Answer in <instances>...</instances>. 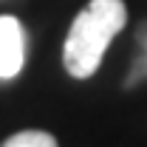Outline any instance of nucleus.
I'll list each match as a JSON object with an SVG mask.
<instances>
[{
	"label": "nucleus",
	"mask_w": 147,
	"mask_h": 147,
	"mask_svg": "<svg viewBox=\"0 0 147 147\" xmlns=\"http://www.w3.org/2000/svg\"><path fill=\"white\" fill-rule=\"evenodd\" d=\"M125 23H127L125 0H91L68 28L62 48L65 71L76 79L93 76L110 40L125 28Z\"/></svg>",
	"instance_id": "obj_1"
},
{
	"label": "nucleus",
	"mask_w": 147,
	"mask_h": 147,
	"mask_svg": "<svg viewBox=\"0 0 147 147\" xmlns=\"http://www.w3.org/2000/svg\"><path fill=\"white\" fill-rule=\"evenodd\" d=\"M147 76V57H142V59H139V62H136V68H133V74H130L127 79H125V85H136V82H139V79H144Z\"/></svg>",
	"instance_id": "obj_4"
},
{
	"label": "nucleus",
	"mask_w": 147,
	"mask_h": 147,
	"mask_svg": "<svg viewBox=\"0 0 147 147\" xmlns=\"http://www.w3.org/2000/svg\"><path fill=\"white\" fill-rule=\"evenodd\" d=\"M26 62V34L17 17H0V79H11L23 71Z\"/></svg>",
	"instance_id": "obj_2"
},
{
	"label": "nucleus",
	"mask_w": 147,
	"mask_h": 147,
	"mask_svg": "<svg viewBox=\"0 0 147 147\" xmlns=\"http://www.w3.org/2000/svg\"><path fill=\"white\" fill-rule=\"evenodd\" d=\"M3 147H59V144L45 130H23V133H14L11 139H6Z\"/></svg>",
	"instance_id": "obj_3"
}]
</instances>
